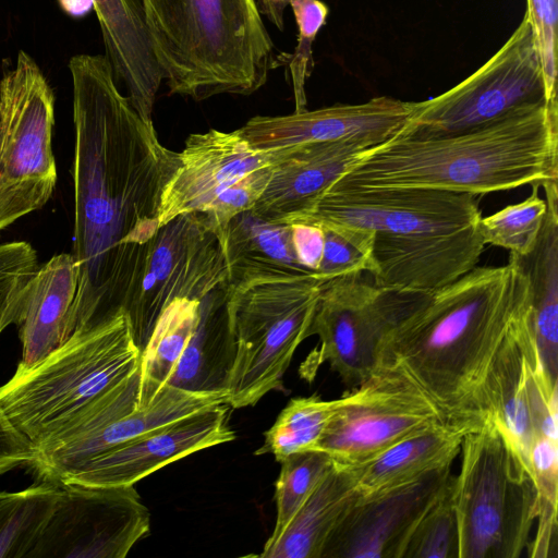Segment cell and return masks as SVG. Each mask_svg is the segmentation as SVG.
<instances>
[{
	"label": "cell",
	"mask_w": 558,
	"mask_h": 558,
	"mask_svg": "<svg viewBox=\"0 0 558 558\" xmlns=\"http://www.w3.org/2000/svg\"><path fill=\"white\" fill-rule=\"evenodd\" d=\"M74 232L77 289L66 335L124 313L147 244L159 227L162 192L179 154L158 140L117 84L101 54H75Z\"/></svg>",
	"instance_id": "cell-1"
},
{
	"label": "cell",
	"mask_w": 558,
	"mask_h": 558,
	"mask_svg": "<svg viewBox=\"0 0 558 558\" xmlns=\"http://www.w3.org/2000/svg\"><path fill=\"white\" fill-rule=\"evenodd\" d=\"M531 310L527 278L514 263L474 267L420 295L385 337L377 367L404 376L450 423L476 429L488 418L493 371Z\"/></svg>",
	"instance_id": "cell-2"
},
{
	"label": "cell",
	"mask_w": 558,
	"mask_h": 558,
	"mask_svg": "<svg viewBox=\"0 0 558 558\" xmlns=\"http://www.w3.org/2000/svg\"><path fill=\"white\" fill-rule=\"evenodd\" d=\"M558 179V100L461 133H398L367 148L331 185L433 189L472 195Z\"/></svg>",
	"instance_id": "cell-3"
},
{
	"label": "cell",
	"mask_w": 558,
	"mask_h": 558,
	"mask_svg": "<svg viewBox=\"0 0 558 558\" xmlns=\"http://www.w3.org/2000/svg\"><path fill=\"white\" fill-rule=\"evenodd\" d=\"M475 195L433 189L343 190L329 186L287 225L336 222L374 233V283L428 293L476 267L486 245Z\"/></svg>",
	"instance_id": "cell-4"
},
{
	"label": "cell",
	"mask_w": 558,
	"mask_h": 558,
	"mask_svg": "<svg viewBox=\"0 0 558 558\" xmlns=\"http://www.w3.org/2000/svg\"><path fill=\"white\" fill-rule=\"evenodd\" d=\"M162 80L196 101L248 96L275 66L257 0H143Z\"/></svg>",
	"instance_id": "cell-5"
},
{
	"label": "cell",
	"mask_w": 558,
	"mask_h": 558,
	"mask_svg": "<svg viewBox=\"0 0 558 558\" xmlns=\"http://www.w3.org/2000/svg\"><path fill=\"white\" fill-rule=\"evenodd\" d=\"M141 363L124 313L82 333L34 364L17 365L0 387V407L35 450L71 425Z\"/></svg>",
	"instance_id": "cell-6"
},
{
	"label": "cell",
	"mask_w": 558,
	"mask_h": 558,
	"mask_svg": "<svg viewBox=\"0 0 558 558\" xmlns=\"http://www.w3.org/2000/svg\"><path fill=\"white\" fill-rule=\"evenodd\" d=\"M452 480L458 558H518L538 519V492L519 450L492 417L462 439Z\"/></svg>",
	"instance_id": "cell-7"
},
{
	"label": "cell",
	"mask_w": 558,
	"mask_h": 558,
	"mask_svg": "<svg viewBox=\"0 0 558 558\" xmlns=\"http://www.w3.org/2000/svg\"><path fill=\"white\" fill-rule=\"evenodd\" d=\"M324 281L316 274L262 277L228 283L226 311L235 353L226 403L252 407L282 379L308 337Z\"/></svg>",
	"instance_id": "cell-8"
},
{
	"label": "cell",
	"mask_w": 558,
	"mask_h": 558,
	"mask_svg": "<svg viewBox=\"0 0 558 558\" xmlns=\"http://www.w3.org/2000/svg\"><path fill=\"white\" fill-rule=\"evenodd\" d=\"M53 125V92L37 62L20 50L0 78V231L51 197Z\"/></svg>",
	"instance_id": "cell-9"
},
{
	"label": "cell",
	"mask_w": 558,
	"mask_h": 558,
	"mask_svg": "<svg viewBox=\"0 0 558 558\" xmlns=\"http://www.w3.org/2000/svg\"><path fill=\"white\" fill-rule=\"evenodd\" d=\"M546 101L534 28L524 14L502 47L473 74L434 98L411 101L410 117L400 133L466 132Z\"/></svg>",
	"instance_id": "cell-10"
},
{
	"label": "cell",
	"mask_w": 558,
	"mask_h": 558,
	"mask_svg": "<svg viewBox=\"0 0 558 558\" xmlns=\"http://www.w3.org/2000/svg\"><path fill=\"white\" fill-rule=\"evenodd\" d=\"M226 236L204 213H190L161 226L151 238L123 311L141 351L173 300L202 301L228 284Z\"/></svg>",
	"instance_id": "cell-11"
},
{
	"label": "cell",
	"mask_w": 558,
	"mask_h": 558,
	"mask_svg": "<svg viewBox=\"0 0 558 558\" xmlns=\"http://www.w3.org/2000/svg\"><path fill=\"white\" fill-rule=\"evenodd\" d=\"M421 294L380 288L361 274L325 281L308 329L319 347L303 363L302 376L310 379L328 363L343 384L363 383L376 371L385 337Z\"/></svg>",
	"instance_id": "cell-12"
},
{
	"label": "cell",
	"mask_w": 558,
	"mask_h": 558,
	"mask_svg": "<svg viewBox=\"0 0 558 558\" xmlns=\"http://www.w3.org/2000/svg\"><path fill=\"white\" fill-rule=\"evenodd\" d=\"M444 424L453 423L414 384L395 371L377 367L336 399L331 417L312 450L326 453L337 465L354 468L404 438Z\"/></svg>",
	"instance_id": "cell-13"
},
{
	"label": "cell",
	"mask_w": 558,
	"mask_h": 558,
	"mask_svg": "<svg viewBox=\"0 0 558 558\" xmlns=\"http://www.w3.org/2000/svg\"><path fill=\"white\" fill-rule=\"evenodd\" d=\"M149 529L150 513L134 485L61 483L27 558H124Z\"/></svg>",
	"instance_id": "cell-14"
},
{
	"label": "cell",
	"mask_w": 558,
	"mask_h": 558,
	"mask_svg": "<svg viewBox=\"0 0 558 558\" xmlns=\"http://www.w3.org/2000/svg\"><path fill=\"white\" fill-rule=\"evenodd\" d=\"M452 476L448 465L379 492H357L322 558H402L414 527Z\"/></svg>",
	"instance_id": "cell-15"
},
{
	"label": "cell",
	"mask_w": 558,
	"mask_h": 558,
	"mask_svg": "<svg viewBox=\"0 0 558 558\" xmlns=\"http://www.w3.org/2000/svg\"><path fill=\"white\" fill-rule=\"evenodd\" d=\"M227 403L213 405L120 444L83 465L61 483L126 486L199 450L235 438Z\"/></svg>",
	"instance_id": "cell-16"
},
{
	"label": "cell",
	"mask_w": 558,
	"mask_h": 558,
	"mask_svg": "<svg viewBox=\"0 0 558 558\" xmlns=\"http://www.w3.org/2000/svg\"><path fill=\"white\" fill-rule=\"evenodd\" d=\"M410 113L411 101L379 96L363 104L256 116L238 130L260 151L322 142H351L371 148L398 134Z\"/></svg>",
	"instance_id": "cell-17"
},
{
	"label": "cell",
	"mask_w": 558,
	"mask_h": 558,
	"mask_svg": "<svg viewBox=\"0 0 558 558\" xmlns=\"http://www.w3.org/2000/svg\"><path fill=\"white\" fill-rule=\"evenodd\" d=\"M178 154L179 167L162 192L159 227L178 216L205 211L234 182L270 166L267 151L252 148L239 130L191 134Z\"/></svg>",
	"instance_id": "cell-18"
},
{
	"label": "cell",
	"mask_w": 558,
	"mask_h": 558,
	"mask_svg": "<svg viewBox=\"0 0 558 558\" xmlns=\"http://www.w3.org/2000/svg\"><path fill=\"white\" fill-rule=\"evenodd\" d=\"M220 403H226L221 395L190 391L163 384L138 407L101 427L37 450L31 469L37 478L59 483L120 444Z\"/></svg>",
	"instance_id": "cell-19"
},
{
	"label": "cell",
	"mask_w": 558,
	"mask_h": 558,
	"mask_svg": "<svg viewBox=\"0 0 558 558\" xmlns=\"http://www.w3.org/2000/svg\"><path fill=\"white\" fill-rule=\"evenodd\" d=\"M368 147L322 142L266 150L270 178L251 209L274 223H288L307 210Z\"/></svg>",
	"instance_id": "cell-20"
},
{
	"label": "cell",
	"mask_w": 558,
	"mask_h": 558,
	"mask_svg": "<svg viewBox=\"0 0 558 558\" xmlns=\"http://www.w3.org/2000/svg\"><path fill=\"white\" fill-rule=\"evenodd\" d=\"M106 58L114 78L128 88L131 104L147 122L162 81L146 24L143 0H93Z\"/></svg>",
	"instance_id": "cell-21"
},
{
	"label": "cell",
	"mask_w": 558,
	"mask_h": 558,
	"mask_svg": "<svg viewBox=\"0 0 558 558\" xmlns=\"http://www.w3.org/2000/svg\"><path fill=\"white\" fill-rule=\"evenodd\" d=\"M74 256L61 253L38 267L25 289L15 325L22 343L20 365H31L68 340L66 328L77 289Z\"/></svg>",
	"instance_id": "cell-22"
},
{
	"label": "cell",
	"mask_w": 558,
	"mask_h": 558,
	"mask_svg": "<svg viewBox=\"0 0 558 558\" xmlns=\"http://www.w3.org/2000/svg\"><path fill=\"white\" fill-rule=\"evenodd\" d=\"M546 215L534 250L524 256L510 254L526 276L537 349L548 374L558 379V191L557 182L543 185Z\"/></svg>",
	"instance_id": "cell-23"
},
{
	"label": "cell",
	"mask_w": 558,
	"mask_h": 558,
	"mask_svg": "<svg viewBox=\"0 0 558 558\" xmlns=\"http://www.w3.org/2000/svg\"><path fill=\"white\" fill-rule=\"evenodd\" d=\"M357 495L350 468L332 462L279 537L265 544L264 558H322L343 513Z\"/></svg>",
	"instance_id": "cell-24"
},
{
	"label": "cell",
	"mask_w": 558,
	"mask_h": 558,
	"mask_svg": "<svg viewBox=\"0 0 558 558\" xmlns=\"http://www.w3.org/2000/svg\"><path fill=\"white\" fill-rule=\"evenodd\" d=\"M471 430L474 429L444 424L404 438L375 459L350 468L356 490L379 492L452 465L464 435Z\"/></svg>",
	"instance_id": "cell-25"
},
{
	"label": "cell",
	"mask_w": 558,
	"mask_h": 558,
	"mask_svg": "<svg viewBox=\"0 0 558 558\" xmlns=\"http://www.w3.org/2000/svg\"><path fill=\"white\" fill-rule=\"evenodd\" d=\"M225 288L201 301L197 327L168 384L226 398L235 345L226 311Z\"/></svg>",
	"instance_id": "cell-26"
},
{
	"label": "cell",
	"mask_w": 558,
	"mask_h": 558,
	"mask_svg": "<svg viewBox=\"0 0 558 558\" xmlns=\"http://www.w3.org/2000/svg\"><path fill=\"white\" fill-rule=\"evenodd\" d=\"M229 282L262 277L315 274L298 260L291 225L269 222L251 209L233 217L227 227Z\"/></svg>",
	"instance_id": "cell-27"
},
{
	"label": "cell",
	"mask_w": 558,
	"mask_h": 558,
	"mask_svg": "<svg viewBox=\"0 0 558 558\" xmlns=\"http://www.w3.org/2000/svg\"><path fill=\"white\" fill-rule=\"evenodd\" d=\"M60 495V484L37 478L19 492H0V558H27Z\"/></svg>",
	"instance_id": "cell-28"
},
{
	"label": "cell",
	"mask_w": 558,
	"mask_h": 558,
	"mask_svg": "<svg viewBox=\"0 0 558 558\" xmlns=\"http://www.w3.org/2000/svg\"><path fill=\"white\" fill-rule=\"evenodd\" d=\"M201 301L173 300L158 317L141 351L144 377L168 384L182 357L199 319Z\"/></svg>",
	"instance_id": "cell-29"
},
{
	"label": "cell",
	"mask_w": 558,
	"mask_h": 558,
	"mask_svg": "<svg viewBox=\"0 0 558 558\" xmlns=\"http://www.w3.org/2000/svg\"><path fill=\"white\" fill-rule=\"evenodd\" d=\"M336 407L319 396L293 398L283 408L256 454L271 453L278 462L291 453L312 450L319 440Z\"/></svg>",
	"instance_id": "cell-30"
},
{
	"label": "cell",
	"mask_w": 558,
	"mask_h": 558,
	"mask_svg": "<svg viewBox=\"0 0 558 558\" xmlns=\"http://www.w3.org/2000/svg\"><path fill=\"white\" fill-rule=\"evenodd\" d=\"M547 206L538 196V185L531 195L518 204L481 217L478 231L485 244L504 247L510 254L524 256L531 253L541 234Z\"/></svg>",
	"instance_id": "cell-31"
},
{
	"label": "cell",
	"mask_w": 558,
	"mask_h": 558,
	"mask_svg": "<svg viewBox=\"0 0 558 558\" xmlns=\"http://www.w3.org/2000/svg\"><path fill=\"white\" fill-rule=\"evenodd\" d=\"M280 463L281 469L275 492L276 523L266 544L274 543L279 537L317 483L330 469L332 461L322 451L304 450L291 453Z\"/></svg>",
	"instance_id": "cell-32"
},
{
	"label": "cell",
	"mask_w": 558,
	"mask_h": 558,
	"mask_svg": "<svg viewBox=\"0 0 558 558\" xmlns=\"http://www.w3.org/2000/svg\"><path fill=\"white\" fill-rule=\"evenodd\" d=\"M323 255L316 275L324 282L349 275L369 272L374 233L357 226L322 222Z\"/></svg>",
	"instance_id": "cell-33"
},
{
	"label": "cell",
	"mask_w": 558,
	"mask_h": 558,
	"mask_svg": "<svg viewBox=\"0 0 558 558\" xmlns=\"http://www.w3.org/2000/svg\"><path fill=\"white\" fill-rule=\"evenodd\" d=\"M452 480L453 476L420 519L408 539L402 558H458Z\"/></svg>",
	"instance_id": "cell-34"
},
{
	"label": "cell",
	"mask_w": 558,
	"mask_h": 558,
	"mask_svg": "<svg viewBox=\"0 0 558 558\" xmlns=\"http://www.w3.org/2000/svg\"><path fill=\"white\" fill-rule=\"evenodd\" d=\"M37 268V254L28 242L0 244V333L15 323L25 289Z\"/></svg>",
	"instance_id": "cell-35"
},
{
	"label": "cell",
	"mask_w": 558,
	"mask_h": 558,
	"mask_svg": "<svg viewBox=\"0 0 558 558\" xmlns=\"http://www.w3.org/2000/svg\"><path fill=\"white\" fill-rule=\"evenodd\" d=\"M298 25V45L289 66L292 78L294 111L306 109L305 83L311 74L312 45L319 29L326 23L328 7L320 0H290Z\"/></svg>",
	"instance_id": "cell-36"
},
{
	"label": "cell",
	"mask_w": 558,
	"mask_h": 558,
	"mask_svg": "<svg viewBox=\"0 0 558 558\" xmlns=\"http://www.w3.org/2000/svg\"><path fill=\"white\" fill-rule=\"evenodd\" d=\"M270 173L268 166L245 174L222 191L202 213L218 231L227 235L229 221L254 207L269 181Z\"/></svg>",
	"instance_id": "cell-37"
},
{
	"label": "cell",
	"mask_w": 558,
	"mask_h": 558,
	"mask_svg": "<svg viewBox=\"0 0 558 558\" xmlns=\"http://www.w3.org/2000/svg\"><path fill=\"white\" fill-rule=\"evenodd\" d=\"M527 15L535 33L544 72L546 98L557 99L558 0H527Z\"/></svg>",
	"instance_id": "cell-38"
},
{
	"label": "cell",
	"mask_w": 558,
	"mask_h": 558,
	"mask_svg": "<svg viewBox=\"0 0 558 558\" xmlns=\"http://www.w3.org/2000/svg\"><path fill=\"white\" fill-rule=\"evenodd\" d=\"M36 450L0 407V475L20 466L32 468Z\"/></svg>",
	"instance_id": "cell-39"
},
{
	"label": "cell",
	"mask_w": 558,
	"mask_h": 558,
	"mask_svg": "<svg viewBox=\"0 0 558 558\" xmlns=\"http://www.w3.org/2000/svg\"><path fill=\"white\" fill-rule=\"evenodd\" d=\"M292 242L301 266L315 272L318 269L324 247V232L314 225L292 223Z\"/></svg>",
	"instance_id": "cell-40"
},
{
	"label": "cell",
	"mask_w": 558,
	"mask_h": 558,
	"mask_svg": "<svg viewBox=\"0 0 558 558\" xmlns=\"http://www.w3.org/2000/svg\"><path fill=\"white\" fill-rule=\"evenodd\" d=\"M257 3L260 13L265 14L279 29H282L283 13L290 0H258Z\"/></svg>",
	"instance_id": "cell-41"
},
{
	"label": "cell",
	"mask_w": 558,
	"mask_h": 558,
	"mask_svg": "<svg viewBox=\"0 0 558 558\" xmlns=\"http://www.w3.org/2000/svg\"><path fill=\"white\" fill-rule=\"evenodd\" d=\"M59 3L72 16H83L93 9V0H59Z\"/></svg>",
	"instance_id": "cell-42"
}]
</instances>
